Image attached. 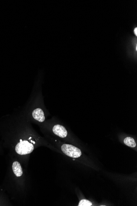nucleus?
Wrapping results in <instances>:
<instances>
[{
    "mask_svg": "<svg viewBox=\"0 0 137 206\" xmlns=\"http://www.w3.org/2000/svg\"><path fill=\"white\" fill-rule=\"evenodd\" d=\"M93 205V204L90 201L86 199H83L80 201L78 204V206H91Z\"/></svg>",
    "mask_w": 137,
    "mask_h": 206,
    "instance_id": "nucleus-7",
    "label": "nucleus"
},
{
    "mask_svg": "<svg viewBox=\"0 0 137 206\" xmlns=\"http://www.w3.org/2000/svg\"><path fill=\"white\" fill-rule=\"evenodd\" d=\"M12 170L14 175L17 177H20L23 174V171L21 168V165L17 161L14 162L12 164Z\"/></svg>",
    "mask_w": 137,
    "mask_h": 206,
    "instance_id": "nucleus-5",
    "label": "nucleus"
},
{
    "mask_svg": "<svg viewBox=\"0 0 137 206\" xmlns=\"http://www.w3.org/2000/svg\"><path fill=\"white\" fill-rule=\"evenodd\" d=\"M31 142H32V140H31ZM33 144H35V141H33Z\"/></svg>",
    "mask_w": 137,
    "mask_h": 206,
    "instance_id": "nucleus-8",
    "label": "nucleus"
},
{
    "mask_svg": "<svg viewBox=\"0 0 137 206\" xmlns=\"http://www.w3.org/2000/svg\"><path fill=\"white\" fill-rule=\"evenodd\" d=\"M34 146L27 140L22 141L20 140V143L15 147V151L19 154L24 155L31 153L34 150Z\"/></svg>",
    "mask_w": 137,
    "mask_h": 206,
    "instance_id": "nucleus-1",
    "label": "nucleus"
},
{
    "mask_svg": "<svg viewBox=\"0 0 137 206\" xmlns=\"http://www.w3.org/2000/svg\"><path fill=\"white\" fill-rule=\"evenodd\" d=\"M53 131L56 135L61 138H66L68 134V132L65 127L59 124L53 126Z\"/></svg>",
    "mask_w": 137,
    "mask_h": 206,
    "instance_id": "nucleus-3",
    "label": "nucleus"
},
{
    "mask_svg": "<svg viewBox=\"0 0 137 206\" xmlns=\"http://www.w3.org/2000/svg\"><path fill=\"white\" fill-rule=\"evenodd\" d=\"M61 150L65 154L73 158H78L82 155L81 150L72 145L65 144L61 146Z\"/></svg>",
    "mask_w": 137,
    "mask_h": 206,
    "instance_id": "nucleus-2",
    "label": "nucleus"
},
{
    "mask_svg": "<svg viewBox=\"0 0 137 206\" xmlns=\"http://www.w3.org/2000/svg\"><path fill=\"white\" fill-rule=\"evenodd\" d=\"M123 142L126 146L130 147L135 148L136 146L135 140L132 137H126L123 140Z\"/></svg>",
    "mask_w": 137,
    "mask_h": 206,
    "instance_id": "nucleus-6",
    "label": "nucleus"
},
{
    "mask_svg": "<svg viewBox=\"0 0 137 206\" xmlns=\"http://www.w3.org/2000/svg\"><path fill=\"white\" fill-rule=\"evenodd\" d=\"M31 139V138H29V140H30V139Z\"/></svg>",
    "mask_w": 137,
    "mask_h": 206,
    "instance_id": "nucleus-9",
    "label": "nucleus"
},
{
    "mask_svg": "<svg viewBox=\"0 0 137 206\" xmlns=\"http://www.w3.org/2000/svg\"><path fill=\"white\" fill-rule=\"evenodd\" d=\"M32 115L34 119L38 122H43L45 120L44 113L43 110L40 108L34 110Z\"/></svg>",
    "mask_w": 137,
    "mask_h": 206,
    "instance_id": "nucleus-4",
    "label": "nucleus"
}]
</instances>
